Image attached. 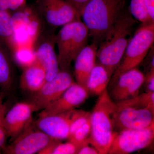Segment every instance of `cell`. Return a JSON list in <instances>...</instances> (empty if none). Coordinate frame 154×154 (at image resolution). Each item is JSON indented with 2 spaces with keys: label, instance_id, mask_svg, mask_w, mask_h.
I'll return each instance as SVG.
<instances>
[{
  "label": "cell",
  "instance_id": "obj_29",
  "mask_svg": "<svg viewBox=\"0 0 154 154\" xmlns=\"http://www.w3.org/2000/svg\"><path fill=\"white\" fill-rule=\"evenodd\" d=\"M8 138V135L2 123L0 124V154L2 153L3 150L7 145L6 142Z\"/></svg>",
  "mask_w": 154,
  "mask_h": 154
},
{
  "label": "cell",
  "instance_id": "obj_10",
  "mask_svg": "<svg viewBox=\"0 0 154 154\" xmlns=\"http://www.w3.org/2000/svg\"><path fill=\"white\" fill-rule=\"evenodd\" d=\"M144 80L145 75L140 70L131 69L109 82L111 88L108 94L116 103L132 99L139 94Z\"/></svg>",
  "mask_w": 154,
  "mask_h": 154
},
{
  "label": "cell",
  "instance_id": "obj_16",
  "mask_svg": "<svg viewBox=\"0 0 154 154\" xmlns=\"http://www.w3.org/2000/svg\"><path fill=\"white\" fill-rule=\"evenodd\" d=\"M98 48L94 43L86 45L79 53L74 60L76 83L86 89L88 78L96 64Z\"/></svg>",
  "mask_w": 154,
  "mask_h": 154
},
{
  "label": "cell",
  "instance_id": "obj_6",
  "mask_svg": "<svg viewBox=\"0 0 154 154\" xmlns=\"http://www.w3.org/2000/svg\"><path fill=\"white\" fill-rule=\"evenodd\" d=\"M55 30L43 24L31 43L36 60L44 69L46 81L53 79L60 70L55 50Z\"/></svg>",
  "mask_w": 154,
  "mask_h": 154
},
{
  "label": "cell",
  "instance_id": "obj_9",
  "mask_svg": "<svg viewBox=\"0 0 154 154\" xmlns=\"http://www.w3.org/2000/svg\"><path fill=\"white\" fill-rule=\"evenodd\" d=\"M70 72L60 70L55 76L46 81L30 100L35 111L42 110L55 101L74 82Z\"/></svg>",
  "mask_w": 154,
  "mask_h": 154
},
{
  "label": "cell",
  "instance_id": "obj_4",
  "mask_svg": "<svg viewBox=\"0 0 154 154\" xmlns=\"http://www.w3.org/2000/svg\"><path fill=\"white\" fill-rule=\"evenodd\" d=\"M89 37L88 28L81 20L62 26L55 38L60 70L70 72L72 62L87 45Z\"/></svg>",
  "mask_w": 154,
  "mask_h": 154
},
{
  "label": "cell",
  "instance_id": "obj_5",
  "mask_svg": "<svg viewBox=\"0 0 154 154\" xmlns=\"http://www.w3.org/2000/svg\"><path fill=\"white\" fill-rule=\"evenodd\" d=\"M142 25L136 30L128 42L121 61L110 82L114 81L122 73L137 67L143 61L152 46L154 42V22Z\"/></svg>",
  "mask_w": 154,
  "mask_h": 154
},
{
  "label": "cell",
  "instance_id": "obj_17",
  "mask_svg": "<svg viewBox=\"0 0 154 154\" xmlns=\"http://www.w3.org/2000/svg\"><path fill=\"white\" fill-rule=\"evenodd\" d=\"M14 79L13 57L7 45L0 39V93L4 98L12 92Z\"/></svg>",
  "mask_w": 154,
  "mask_h": 154
},
{
  "label": "cell",
  "instance_id": "obj_28",
  "mask_svg": "<svg viewBox=\"0 0 154 154\" xmlns=\"http://www.w3.org/2000/svg\"><path fill=\"white\" fill-rule=\"evenodd\" d=\"M9 10L14 13L21 9L27 4V0H9Z\"/></svg>",
  "mask_w": 154,
  "mask_h": 154
},
{
  "label": "cell",
  "instance_id": "obj_3",
  "mask_svg": "<svg viewBox=\"0 0 154 154\" xmlns=\"http://www.w3.org/2000/svg\"><path fill=\"white\" fill-rule=\"evenodd\" d=\"M116 109V103L106 90L99 96L91 112L90 144L97 149L99 154L108 153L116 133L114 131V118Z\"/></svg>",
  "mask_w": 154,
  "mask_h": 154
},
{
  "label": "cell",
  "instance_id": "obj_2",
  "mask_svg": "<svg viewBox=\"0 0 154 154\" xmlns=\"http://www.w3.org/2000/svg\"><path fill=\"white\" fill-rule=\"evenodd\" d=\"M127 0H91L81 17L93 43L99 47L125 8Z\"/></svg>",
  "mask_w": 154,
  "mask_h": 154
},
{
  "label": "cell",
  "instance_id": "obj_12",
  "mask_svg": "<svg viewBox=\"0 0 154 154\" xmlns=\"http://www.w3.org/2000/svg\"><path fill=\"white\" fill-rule=\"evenodd\" d=\"M35 110L30 102H19L7 112L2 124L8 137L14 140L32 123V114Z\"/></svg>",
  "mask_w": 154,
  "mask_h": 154
},
{
  "label": "cell",
  "instance_id": "obj_15",
  "mask_svg": "<svg viewBox=\"0 0 154 154\" xmlns=\"http://www.w3.org/2000/svg\"><path fill=\"white\" fill-rule=\"evenodd\" d=\"M85 88L74 82L57 99L42 110L38 116L53 115L75 109L88 99Z\"/></svg>",
  "mask_w": 154,
  "mask_h": 154
},
{
  "label": "cell",
  "instance_id": "obj_30",
  "mask_svg": "<svg viewBox=\"0 0 154 154\" xmlns=\"http://www.w3.org/2000/svg\"><path fill=\"white\" fill-rule=\"evenodd\" d=\"M85 145L81 148L77 154H99V152L93 146Z\"/></svg>",
  "mask_w": 154,
  "mask_h": 154
},
{
  "label": "cell",
  "instance_id": "obj_20",
  "mask_svg": "<svg viewBox=\"0 0 154 154\" xmlns=\"http://www.w3.org/2000/svg\"><path fill=\"white\" fill-rule=\"evenodd\" d=\"M0 39L7 45L11 54L18 48L12 22V13L0 10Z\"/></svg>",
  "mask_w": 154,
  "mask_h": 154
},
{
  "label": "cell",
  "instance_id": "obj_22",
  "mask_svg": "<svg viewBox=\"0 0 154 154\" xmlns=\"http://www.w3.org/2000/svg\"><path fill=\"white\" fill-rule=\"evenodd\" d=\"M128 10L134 18L142 24L154 22L149 17L144 0H130Z\"/></svg>",
  "mask_w": 154,
  "mask_h": 154
},
{
  "label": "cell",
  "instance_id": "obj_27",
  "mask_svg": "<svg viewBox=\"0 0 154 154\" xmlns=\"http://www.w3.org/2000/svg\"><path fill=\"white\" fill-rule=\"evenodd\" d=\"M144 82H146V92H154V68L150 71L145 75Z\"/></svg>",
  "mask_w": 154,
  "mask_h": 154
},
{
  "label": "cell",
  "instance_id": "obj_25",
  "mask_svg": "<svg viewBox=\"0 0 154 154\" xmlns=\"http://www.w3.org/2000/svg\"><path fill=\"white\" fill-rule=\"evenodd\" d=\"M79 150V147L70 141L62 143L60 140H58L53 150L52 154H77Z\"/></svg>",
  "mask_w": 154,
  "mask_h": 154
},
{
  "label": "cell",
  "instance_id": "obj_21",
  "mask_svg": "<svg viewBox=\"0 0 154 154\" xmlns=\"http://www.w3.org/2000/svg\"><path fill=\"white\" fill-rule=\"evenodd\" d=\"M118 107L146 108L154 111V92H145L132 99L116 103Z\"/></svg>",
  "mask_w": 154,
  "mask_h": 154
},
{
  "label": "cell",
  "instance_id": "obj_11",
  "mask_svg": "<svg viewBox=\"0 0 154 154\" xmlns=\"http://www.w3.org/2000/svg\"><path fill=\"white\" fill-rule=\"evenodd\" d=\"M53 139L39 129H35L31 123L8 145L2 153L33 154L38 153Z\"/></svg>",
  "mask_w": 154,
  "mask_h": 154
},
{
  "label": "cell",
  "instance_id": "obj_13",
  "mask_svg": "<svg viewBox=\"0 0 154 154\" xmlns=\"http://www.w3.org/2000/svg\"><path fill=\"white\" fill-rule=\"evenodd\" d=\"M154 111L146 108L117 107L114 115V128L120 131L146 128L154 124Z\"/></svg>",
  "mask_w": 154,
  "mask_h": 154
},
{
  "label": "cell",
  "instance_id": "obj_33",
  "mask_svg": "<svg viewBox=\"0 0 154 154\" xmlns=\"http://www.w3.org/2000/svg\"><path fill=\"white\" fill-rule=\"evenodd\" d=\"M9 6H10L9 0H0V10L2 11H10Z\"/></svg>",
  "mask_w": 154,
  "mask_h": 154
},
{
  "label": "cell",
  "instance_id": "obj_34",
  "mask_svg": "<svg viewBox=\"0 0 154 154\" xmlns=\"http://www.w3.org/2000/svg\"><path fill=\"white\" fill-rule=\"evenodd\" d=\"M4 98V96H3L2 95V94H1V93H0V104H1V103H3V99Z\"/></svg>",
  "mask_w": 154,
  "mask_h": 154
},
{
  "label": "cell",
  "instance_id": "obj_24",
  "mask_svg": "<svg viewBox=\"0 0 154 154\" xmlns=\"http://www.w3.org/2000/svg\"><path fill=\"white\" fill-rule=\"evenodd\" d=\"M91 133V125L90 121L77 130L68 140L76 145L80 149L83 146L90 144L89 138Z\"/></svg>",
  "mask_w": 154,
  "mask_h": 154
},
{
  "label": "cell",
  "instance_id": "obj_14",
  "mask_svg": "<svg viewBox=\"0 0 154 154\" xmlns=\"http://www.w3.org/2000/svg\"><path fill=\"white\" fill-rule=\"evenodd\" d=\"M75 111V109L58 114L38 116L36 122V128L53 139H68Z\"/></svg>",
  "mask_w": 154,
  "mask_h": 154
},
{
  "label": "cell",
  "instance_id": "obj_31",
  "mask_svg": "<svg viewBox=\"0 0 154 154\" xmlns=\"http://www.w3.org/2000/svg\"><path fill=\"white\" fill-rule=\"evenodd\" d=\"M144 2L149 17L154 22V0H144Z\"/></svg>",
  "mask_w": 154,
  "mask_h": 154
},
{
  "label": "cell",
  "instance_id": "obj_8",
  "mask_svg": "<svg viewBox=\"0 0 154 154\" xmlns=\"http://www.w3.org/2000/svg\"><path fill=\"white\" fill-rule=\"evenodd\" d=\"M154 124L146 128L125 129L116 132L109 154H128L147 147L153 141Z\"/></svg>",
  "mask_w": 154,
  "mask_h": 154
},
{
  "label": "cell",
  "instance_id": "obj_32",
  "mask_svg": "<svg viewBox=\"0 0 154 154\" xmlns=\"http://www.w3.org/2000/svg\"><path fill=\"white\" fill-rule=\"evenodd\" d=\"M7 111V107L5 104H0V124L2 123L3 118Z\"/></svg>",
  "mask_w": 154,
  "mask_h": 154
},
{
  "label": "cell",
  "instance_id": "obj_18",
  "mask_svg": "<svg viewBox=\"0 0 154 154\" xmlns=\"http://www.w3.org/2000/svg\"><path fill=\"white\" fill-rule=\"evenodd\" d=\"M46 81L44 69L36 60L23 69L20 78V87L23 90L34 94L42 88Z\"/></svg>",
  "mask_w": 154,
  "mask_h": 154
},
{
  "label": "cell",
  "instance_id": "obj_7",
  "mask_svg": "<svg viewBox=\"0 0 154 154\" xmlns=\"http://www.w3.org/2000/svg\"><path fill=\"white\" fill-rule=\"evenodd\" d=\"M32 5L42 21L50 28L56 29L81 20L79 14L64 0H34Z\"/></svg>",
  "mask_w": 154,
  "mask_h": 154
},
{
  "label": "cell",
  "instance_id": "obj_1",
  "mask_svg": "<svg viewBox=\"0 0 154 154\" xmlns=\"http://www.w3.org/2000/svg\"><path fill=\"white\" fill-rule=\"evenodd\" d=\"M135 25V19L128 9L125 8L98 48L99 64L106 69L110 78L121 61Z\"/></svg>",
  "mask_w": 154,
  "mask_h": 154
},
{
  "label": "cell",
  "instance_id": "obj_23",
  "mask_svg": "<svg viewBox=\"0 0 154 154\" xmlns=\"http://www.w3.org/2000/svg\"><path fill=\"white\" fill-rule=\"evenodd\" d=\"M13 60L14 62L24 69L33 63L36 60L33 50L22 47L18 48L13 54Z\"/></svg>",
  "mask_w": 154,
  "mask_h": 154
},
{
  "label": "cell",
  "instance_id": "obj_19",
  "mask_svg": "<svg viewBox=\"0 0 154 154\" xmlns=\"http://www.w3.org/2000/svg\"><path fill=\"white\" fill-rule=\"evenodd\" d=\"M110 78L104 67L99 64H96L87 81L86 89L88 93L99 96L107 90Z\"/></svg>",
  "mask_w": 154,
  "mask_h": 154
},
{
  "label": "cell",
  "instance_id": "obj_26",
  "mask_svg": "<svg viewBox=\"0 0 154 154\" xmlns=\"http://www.w3.org/2000/svg\"><path fill=\"white\" fill-rule=\"evenodd\" d=\"M77 11L81 16L83 10L91 0H64Z\"/></svg>",
  "mask_w": 154,
  "mask_h": 154
}]
</instances>
